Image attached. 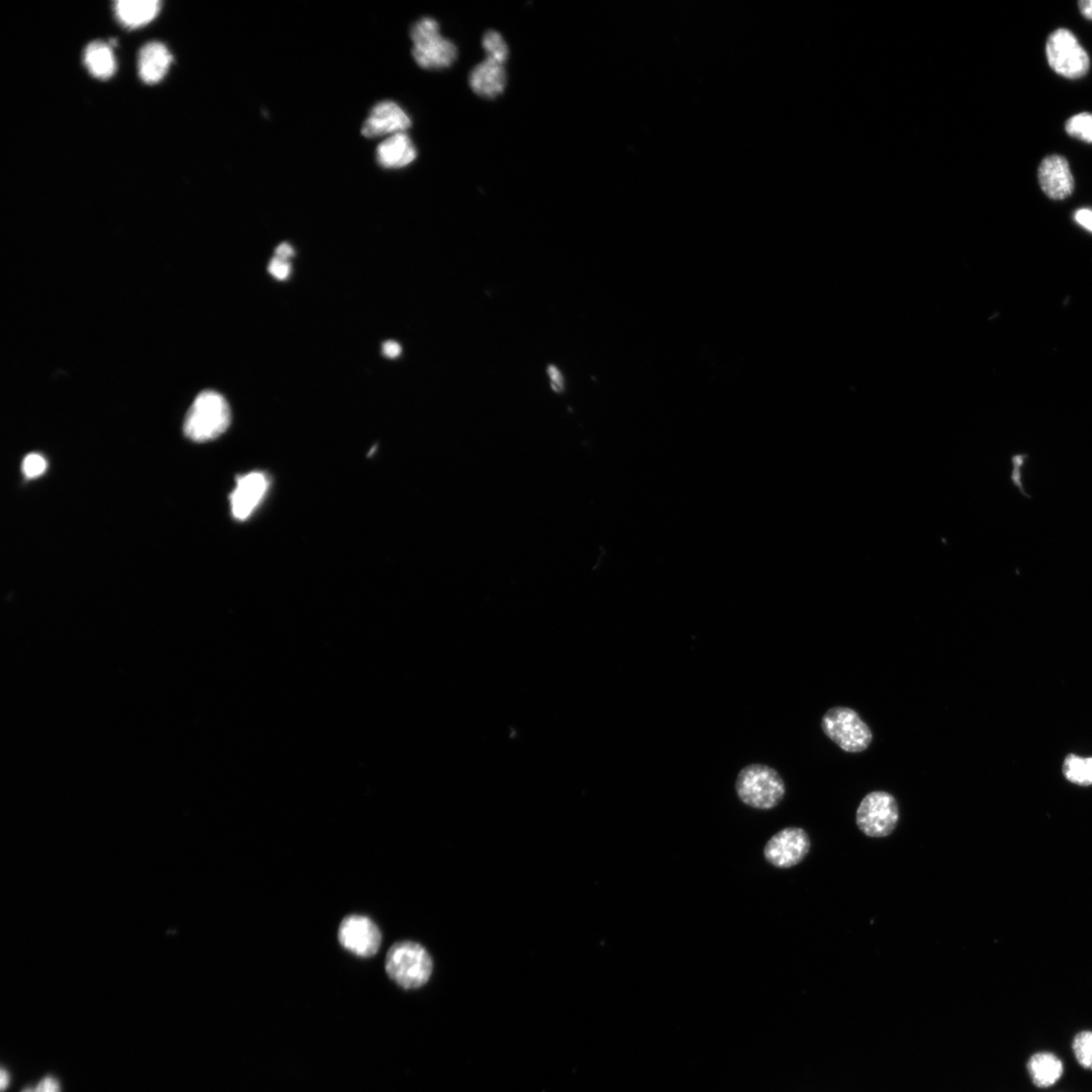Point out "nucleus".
Here are the masks:
<instances>
[{"label":"nucleus","instance_id":"28","mask_svg":"<svg viewBox=\"0 0 1092 1092\" xmlns=\"http://www.w3.org/2000/svg\"><path fill=\"white\" fill-rule=\"evenodd\" d=\"M547 373L551 380L552 389L556 392L562 391L564 387V382L559 370L551 365L548 367Z\"/></svg>","mask_w":1092,"mask_h":1092},{"label":"nucleus","instance_id":"30","mask_svg":"<svg viewBox=\"0 0 1092 1092\" xmlns=\"http://www.w3.org/2000/svg\"><path fill=\"white\" fill-rule=\"evenodd\" d=\"M294 254V248L288 243H283L276 249V256L282 259L290 260Z\"/></svg>","mask_w":1092,"mask_h":1092},{"label":"nucleus","instance_id":"18","mask_svg":"<svg viewBox=\"0 0 1092 1092\" xmlns=\"http://www.w3.org/2000/svg\"><path fill=\"white\" fill-rule=\"evenodd\" d=\"M1034 1083L1039 1087L1053 1085L1062 1075L1061 1061L1050 1053L1034 1055L1028 1065Z\"/></svg>","mask_w":1092,"mask_h":1092},{"label":"nucleus","instance_id":"14","mask_svg":"<svg viewBox=\"0 0 1092 1092\" xmlns=\"http://www.w3.org/2000/svg\"><path fill=\"white\" fill-rule=\"evenodd\" d=\"M417 149L406 133L385 138L377 148V161L385 169L409 166L417 158Z\"/></svg>","mask_w":1092,"mask_h":1092},{"label":"nucleus","instance_id":"26","mask_svg":"<svg viewBox=\"0 0 1092 1092\" xmlns=\"http://www.w3.org/2000/svg\"><path fill=\"white\" fill-rule=\"evenodd\" d=\"M1074 217H1075V221L1080 226H1082L1083 228H1085L1089 232H1092V210H1088V209L1078 210L1075 212Z\"/></svg>","mask_w":1092,"mask_h":1092},{"label":"nucleus","instance_id":"31","mask_svg":"<svg viewBox=\"0 0 1092 1092\" xmlns=\"http://www.w3.org/2000/svg\"><path fill=\"white\" fill-rule=\"evenodd\" d=\"M1078 8L1086 20L1092 21V0H1081L1078 3Z\"/></svg>","mask_w":1092,"mask_h":1092},{"label":"nucleus","instance_id":"15","mask_svg":"<svg viewBox=\"0 0 1092 1092\" xmlns=\"http://www.w3.org/2000/svg\"><path fill=\"white\" fill-rule=\"evenodd\" d=\"M172 62L168 49L159 42L146 43L139 53V74L148 84L162 80Z\"/></svg>","mask_w":1092,"mask_h":1092},{"label":"nucleus","instance_id":"10","mask_svg":"<svg viewBox=\"0 0 1092 1092\" xmlns=\"http://www.w3.org/2000/svg\"><path fill=\"white\" fill-rule=\"evenodd\" d=\"M412 126L406 111L395 102L382 101L371 111L362 127L363 135L368 139H377L405 133Z\"/></svg>","mask_w":1092,"mask_h":1092},{"label":"nucleus","instance_id":"25","mask_svg":"<svg viewBox=\"0 0 1092 1092\" xmlns=\"http://www.w3.org/2000/svg\"><path fill=\"white\" fill-rule=\"evenodd\" d=\"M22 1092H61L60 1083L52 1076L43 1078L34 1088H26Z\"/></svg>","mask_w":1092,"mask_h":1092},{"label":"nucleus","instance_id":"13","mask_svg":"<svg viewBox=\"0 0 1092 1092\" xmlns=\"http://www.w3.org/2000/svg\"><path fill=\"white\" fill-rule=\"evenodd\" d=\"M507 75L504 64L487 58L477 64L469 75L471 90L479 97L494 99L505 90Z\"/></svg>","mask_w":1092,"mask_h":1092},{"label":"nucleus","instance_id":"3","mask_svg":"<svg viewBox=\"0 0 1092 1092\" xmlns=\"http://www.w3.org/2000/svg\"><path fill=\"white\" fill-rule=\"evenodd\" d=\"M385 971L389 979L410 990L424 986L433 972V961L421 945L405 941L392 945L386 954Z\"/></svg>","mask_w":1092,"mask_h":1092},{"label":"nucleus","instance_id":"5","mask_svg":"<svg viewBox=\"0 0 1092 1092\" xmlns=\"http://www.w3.org/2000/svg\"><path fill=\"white\" fill-rule=\"evenodd\" d=\"M825 736L850 754L866 751L872 744L873 733L859 714L849 708H833L821 719Z\"/></svg>","mask_w":1092,"mask_h":1092},{"label":"nucleus","instance_id":"21","mask_svg":"<svg viewBox=\"0 0 1092 1092\" xmlns=\"http://www.w3.org/2000/svg\"><path fill=\"white\" fill-rule=\"evenodd\" d=\"M483 47L487 58L505 65L509 57V49L500 33L496 31L486 33L483 38Z\"/></svg>","mask_w":1092,"mask_h":1092},{"label":"nucleus","instance_id":"4","mask_svg":"<svg viewBox=\"0 0 1092 1092\" xmlns=\"http://www.w3.org/2000/svg\"><path fill=\"white\" fill-rule=\"evenodd\" d=\"M411 39L414 60L423 69L449 68L458 58L455 43L442 36L440 24L432 18L416 22L411 29Z\"/></svg>","mask_w":1092,"mask_h":1092},{"label":"nucleus","instance_id":"17","mask_svg":"<svg viewBox=\"0 0 1092 1092\" xmlns=\"http://www.w3.org/2000/svg\"><path fill=\"white\" fill-rule=\"evenodd\" d=\"M84 63L89 71L99 79H109L116 71L114 53L106 42L95 41L84 50Z\"/></svg>","mask_w":1092,"mask_h":1092},{"label":"nucleus","instance_id":"16","mask_svg":"<svg viewBox=\"0 0 1092 1092\" xmlns=\"http://www.w3.org/2000/svg\"><path fill=\"white\" fill-rule=\"evenodd\" d=\"M158 0H119L115 11L120 22L127 28H138L150 23L159 13Z\"/></svg>","mask_w":1092,"mask_h":1092},{"label":"nucleus","instance_id":"9","mask_svg":"<svg viewBox=\"0 0 1092 1092\" xmlns=\"http://www.w3.org/2000/svg\"><path fill=\"white\" fill-rule=\"evenodd\" d=\"M338 940L347 951L363 958L375 956L381 944L378 926L365 915H349L342 921Z\"/></svg>","mask_w":1092,"mask_h":1092},{"label":"nucleus","instance_id":"6","mask_svg":"<svg viewBox=\"0 0 1092 1092\" xmlns=\"http://www.w3.org/2000/svg\"><path fill=\"white\" fill-rule=\"evenodd\" d=\"M898 821V803L892 795L885 792L870 793L857 809V825L869 838L882 839L890 836Z\"/></svg>","mask_w":1092,"mask_h":1092},{"label":"nucleus","instance_id":"20","mask_svg":"<svg viewBox=\"0 0 1092 1092\" xmlns=\"http://www.w3.org/2000/svg\"><path fill=\"white\" fill-rule=\"evenodd\" d=\"M1069 136L1083 142L1092 143V114L1081 113L1070 118L1065 125Z\"/></svg>","mask_w":1092,"mask_h":1092},{"label":"nucleus","instance_id":"29","mask_svg":"<svg viewBox=\"0 0 1092 1092\" xmlns=\"http://www.w3.org/2000/svg\"><path fill=\"white\" fill-rule=\"evenodd\" d=\"M1024 458H1025V456H1022V455L1016 456V457L1013 458L1014 471H1013V474H1012L1013 482L1015 483V485L1017 487H1019L1021 489V491L1023 493H1024V491H1023V487H1022V483H1021L1020 469H1021V465L1024 462Z\"/></svg>","mask_w":1092,"mask_h":1092},{"label":"nucleus","instance_id":"8","mask_svg":"<svg viewBox=\"0 0 1092 1092\" xmlns=\"http://www.w3.org/2000/svg\"><path fill=\"white\" fill-rule=\"evenodd\" d=\"M810 849V838L804 829L790 826L781 829L767 842L764 857L775 868L791 869L803 862Z\"/></svg>","mask_w":1092,"mask_h":1092},{"label":"nucleus","instance_id":"2","mask_svg":"<svg viewBox=\"0 0 1092 1092\" xmlns=\"http://www.w3.org/2000/svg\"><path fill=\"white\" fill-rule=\"evenodd\" d=\"M739 800L758 810L777 807L785 798L786 786L780 774L765 765H751L742 769L735 782Z\"/></svg>","mask_w":1092,"mask_h":1092},{"label":"nucleus","instance_id":"32","mask_svg":"<svg viewBox=\"0 0 1092 1092\" xmlns=\"http://www.w3.org/2000/svg\"><path fill=\"white\" fill-rule=\"evenodd\" d=\"M9 1083L10 1075L5 1068H2V1073H0V1087H2L3 1091L6 1090V1088L9 1086Z\"/></svg>","mask_w":1092,"mask_h":1092},{"label":"nucleus","instance_id":"19","mask_svg":"<svg viewBox=\"0 0 1092 1092\" xmlns=\"http://www.w3.org/2000/svg\"><path fill=\"white\" fill-rule=\"evenodd\" d=\"M1064 777L1079 786L1092 785V758L1068 755L1062 767Z\"/></svg>","mask_w":1092,"mask_h":1092},{"label":"nucleus","instance_id":"27","mask_svg":"<svg viewBox=\"0 0 1092 1092\" xmlns=\"http://www.w3.org/2000/svg\"><path fill=\"white\" fill-rule=\"evenodd\" d=\"M382 353L388 359H397L402 354V347L397 341H386L382 345Z\"/></svg>","mask_w":1092,"mask_h":1092},{"label":"nucleus","instance_id":"1","mask_svg":"<svg viewBox=\"0 0 1092 1092\" xmlns=\"http://www.w3.org/2000/svg\"><path fill=\"white\" fill-rule=\"evenodd\" d=\"M231 410L226 399L214 390H205L190 408L184 431L196 443H208L217 439L229 428Z\"/></svg>","mask_w":1092,"mask_h":1092},{"label":"nucleus","instance_id":"24","mask_svg":"<svg viewBox=\"0 0 1092 1092\" xmlns=\"http://www.w3.org/2000/svg\"><path fill=\"white\" fill-rule=\"evenodd\" d=\"M292 268L289 260L279 258L275 256L269 265L270 274L279 281H285L289 278Z\"/></svg>","mask_w":1092,"mask_h":1092},{"label":"nucleus","instance_id":"7","mask_svg":"<svg viewBox=\"0 0 1092 1092\" xmlns=\"http://www.w3.org/2000/svg\"><path fill=\"white\" fill-rule=\"evenodd\" d=\"M1046 54L1050 67L1068 79L1082 78L1090 67L1087 52L1066 29L1056 30L1048 38Z\"/></svg>","mask_w":1092,"mask_h":1092},{"label":"nucleus","instance_id":"12","mask_svg":"<svg viewBox=\"0 0 1092 1092\" xmlns=\"http://www.w3.org/2000/svg\"><path fill=\"white\" fill-rule=\"evenodd\" d=\"M270 487L266 473L253 471L237 479V486L230 496L231 510L237 520H246L267 495Z\"/></svg>","mask_w":1092,"mask_h":1092},{"label":"nucleus","instance_id":"23","mask_svg":"<svg viewBox=\"0 0 1092 1092\" xmlns=\"http://www.w3.org/2000/svg\"><path fill=\"white\" fill-rule=\"evenodd\" d=\"M47 462L40 455L32 454L26 457L23 462V471L29 478L37 477L46 470Z\"/></svg>","mask_w":1092,"mask_h":1092},{"label":"nucleus","instance_id":"22","mask_svg":"<svg viewBox=\"0 0 1092 1092\" xmlns=\"http://www.w3.org/2000/svg\"><path fill=\"white\" fill-rule=\"evenodd\" d=\"M1073 1051L1083 1067L1092 1069V1032H1082L1075 1037Z\"/></svg>","mask_w":1092,"mask_h":1092},{"label":"nucleus","instance_id":"11","mask_svg":"<svg viewBox=\"0 0 1092 1092\" xmlns=\"http://www.w3.org/2000/svg\"><path fill=\"white\" fill-rule=\"evenodd\" d=\"M1038 178L1042 191L1052 200H1064L1074 191L1071 169L1063 156H1047L1039 166Z\"/></svg>","mask_w":1092,"mask_h":1092}]
</instances>
